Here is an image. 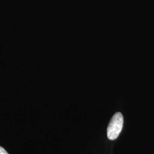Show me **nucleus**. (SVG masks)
Instances as JSON below:
<instances>
[{"mask_svg":"<svg viewBox=\"0 0 154 154\" xmlns=\"http://www.w3.org/2000/svg\"><path fill=\"white\" fill-rule=\"evenodd\" d=\"M123 126V116L121 112H116L110 120L107 129L109 139L115 140L121 132Z\"/></svg>","mask_w":154,"mask_h":154,"instance_id":"f257e3e1","label":"nucleus"},{"mask_svg":"<svg viewBox=\"0 0 154 154\" xmlns=\"http://www.w3.org/2000/svg\"><path fill=\"white\" fill-rule=\"evenodd\" d=\"M0 154H9L3 147L0 146Z\"/></svg>","mask_w":154,"mask_h":154,"instance_id":"f03ea898","label":"nucleus"}]
</instances>
